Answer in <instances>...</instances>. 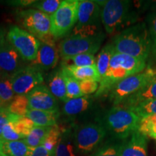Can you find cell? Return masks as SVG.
<instances>
[{
  "label": "cell",
  "instance_id": "obj_41",
  "mask_svg": "<svg viewBox=\"0 0 156 156\" xmlns=\"http://www.w3.org/2000/svg\"><path fill=\"white\" fill-rule=\"evenodd\" d=\"M34 0H20V1H11L9 2L11 5L20 6V7H26V6L33 5L35 3Z\"/></svg>",
  "mask_w": 156,
  "mask_h": 156
},
{
  "label": "cell",
  "instance_id": "obj_25",
  "mask_svg": "<svg viewBox=\"0 0 156 156\" xmlns=\"http://www.w3.org/2000/svg\"><path fill=\"white\" fill-rule=\"evenodd\" d=\"M13 90L11 76L4 75L0 77V102L3 108H7L8 105L15 96Z\"/></svg>",
  "mask_w": 156,
  "mask_h": 156
},
{
  "label": "cell",
  "instance_id": "obj_8",
  "mask_svg": "<svg viewBox=\"0 0 156 156\" xmlns=\"http://www.w3.org/2000/svg\"><path fill=\"white\" fill-rule=\"evenodd\" d=\"M79 0H64L54 15L51 16V34L54 38L65 36L77 21Z\"/></svg>",
  "mask_w": 156,
  "mask_h": 156
},
{
  "label": "cell",
  "instance_id": "obj_33",
  "mask_svg": "<svg viewBox=\"0 0 156 156\" xmlns=\"http://www.w3.org/2000/svg\"><path fill=\"white\" fill-rule=\"evenodd\" d=\"M62 70V73H63L64 80H65L66 83V90H67V100L85 96V95H83L80 90L79 82L76 80L75 79H74L73 77H71L69 74L66 73L65 71H64L63 69Z\"/></svg>",
  "mask_w": 156,
  "mask_h": 156
},
{
  "label": "cell",
  "instance_id": "obj_22",
  "mask_svg": "<svg viewBox=\"0 0 156 156\" xmlns=\"http://www.w3.org/2000/svg\"><path fill=\"white\" fill-rule=\"evenodd\" d=\"M90 105V98L85 95L77 98L68 100L67 102L64 103L62 111L64 114L67 116H75L88 109Z\"/></svg>",
  "mask_w": 156,
  "mask_h": 156
},
{
  "label": "cell",
  "instance_id": "obj_28",
  "mask_svg": "<svg viewBox=\"0 0 156 156\" xmlns=\"http://www.w3.org/2000/svg\"><path fill=\"white\" fill-rule=\"evenodd\" d=\"M28 109V100L26 95H15L7 107V112L20 116H25Z\"/></svg>",
  "mask_w": 156,
  "mask_h": 156
},
{
  "label": "cell",
  "instance_id": "obj_7",
  "mask_svg": "<svg viewBox=\"0 0 156 156\" xmlns=\"http://www.w3.org/2000/svg\"><path fill=\"white\" fill-rule=\"evenodd\" d=\"M104 34L94 36H84L71 34L62 41L58 45V52L62 58L79 54H94L100 48L104 39Z\"/></svg>",
  "mask_w": 156,
  "mask_h": 156
},
{
  "label": "cell",
  "instance_id": "obj_20",
  "mask_svg": "<svg viewBox=\"0 0 156 156\" xmlns=\"http://www.w3.org/2000/svg\"><path fill=\"white\" fill-rule=\"evenodd\" d=\"M59 112H45V111L28 109L25 116L28 117L34 123L35 126H53L56 125Z\"/></svg>",
  "mask_w": 156,
  "mask_h": 156
},
{
  "label": "cell",
  "instance_id": "obj_30",
  "mask_svg": "<svg viewBox=\"0 0 156 156\" xmlns=\"http://www.w3.org/2000/svg\"><path fill=\"white\" fill-rule=\"evenodd\" d=\"M122 144V142L113 139L98 148L91 156H121Z\"/></svg>",
  "mask_w": 156,
  "mask_h": 156
},
{
  "label": "cell",
  "instance_id": "obj_43",
  "mask_svg": "<svg viewBox=\"0 0 156 156\" xmlns=\"http://www.w3.org/2000/svg\"><path fill=\"white\" fill-rule=\"evenodd\" d=\"M0 156H5L2 151V141L0 140Z\"/></svg>",
  "mask_w": 156,
  "mask_h": 156
},
{
  "label": "cell",
  "instance_id": "obj_19",
  "mask_svg": "<svg viewBox=\"0 0 156 156\" xmlns=\"http://www.w3.org/2000/svg\"><path fill=\"white\" fill-rule=\"evenodd\" d=\"M62 69L73 77L78 82L87 80H94L100 83L101 76L98 72L96 65L85 66V67H62Z\"/></svg>",
  "mask_w": 156,
  "mask_h": 156
},
{
  "label": "cell",
  "instance_id": "obj_1",
  "mask_svg": "<svg viewBox=\"0 0 156 156\" xmlns=\"http://www.w3.org/2000/svg\"><path fill=\"white\" fill-rule=\"evenodd\" d=\"M114 51L146 61L151 54V40L145 23H140L125 28L114 37Z\"/></svg>",
  "mask_w": 156,
  "mask_h": 156
},
{
  "label": "cell",
  "instance_id": "obj_21",
  "mask_svg": "<svg viewBox=\"0 0 156 156\" xmlns=\"http://www.w3.org/2000/svg\"><path fill=\"white\" fill-rule=\"evenodd\" d=\"M48 89L56 99H59L63 102L68 101L66 90V83L62 70L60 69L54 73L48 83Z\"/></svg>",
  "mask_w": 156,
  "mask_h": 156
},
{
  "label": "cell",
  "instance_id": "obj_3",
  "mask_svg": "<svg viewBox=\"0 0 156 156\" xmlns=\"http://www.w3.org/2000/svg\"><path fill=\"white\" fill-rule=\"evenodd\" d=\"M140 117L129 109L116 106L107 112L103 116L102 124L113 139L125 140L134 132L138 130Z\"/></svg>",
  "mask_w": 156,
  "mask_h": 156
},
{
  "label": "cell",
  "instance_id": "obj_39",
  "mask_svg": "<svg viewBox=\"0 0 156 156\" xmlns=\"http://www.w3.org/2000/svg\"><path fill=\"white\" fill-rule=\"evenodd\" d=\"M20 116H17V115L10 114V113L7 112V108H4L0 112V137L2 136V130L4 126L7 124L10 121L15 119L17 117Z\"/></svg>",
  "mask_w": 156,
  "mask_h": 156
},
{
  "label": "cell",
  "instance_id": "obj_10",
  "mask_svg": "<svg viewBox=\"0 0 156 156\" xmlns=\"http://www.w3.org/2000/svg\"><path fill=\"white\" fill-rule=\"evenodd\" d=\"M7 43L11 45L25 61L36 59L41 41L28 31L12 26L7 34Z\"/></svg>",
  "mask_w": 156,
  "mask_h": 156
},
{
  "label": "cell",
  "instance_id": "obj_35",
  "mask_svg": "<svg viewBox=\"0 0 156 156\" xmlns=\"http://www.w3.org/2000/svg\"><path fill=\"white\" fill-rule=\"evenodd\" d=\"M61 3L62 1L60 0H43L36 1L34 4H33V6L34 8L38 9V10L51 17L57 10Z\"/></svg>",
  "mask_w": 156,
  "mask_h": 156
},
{
  "label": "cell",
  "instance_id": "obj_9",
  "mask_svg": "<svg viewBox=\"0 0 156 156\" xmlns=\"http://www.w3.org/2000/svg\"><path fill=\"white\" fill-rule=\"evenodd\" d=\"M106 134V129L100 123H89L80 126L73 131L74 142L77 153L80 155H86L95 151Z\"/></svg>",
  "mask_w": 156,
  "mask_h": 156
},
{
  "label": "cell",
  "instance_id": "obj_31",
  "mask_svg": "<svg viewBox=\"0 0 156 156\" xmlns=\"http://www.w3.org/2000/svg\"><path fill=\"white\" fill-rule=\"evenodd\" d=\"M126 108L137 115L140 119H142L150 115L156 114V100L143 101L134 106L127 107Z\"/></svg>",
  "mask_w": 156,
  "mask_h": 156
},
{
  "label": "cell",
  "instance_id": "obj_11",
  "mask_svg": "<svg viewBox=\"0 0 156 156\" xmlns=\"http://www.w3.org/2000/svg\"><path fill=\"white\" fill-rule=\"evenodd\" d=\"M20 15L24 28L39 41L51 36V22L49 15L35 9H25Z\"/></svg>",
  "mask_w": 156,
  "mask_h": 156
},
{
  "label": "cell",
  "instance_id": "obj_13",
  "mask_svg": "<svg viewBox=\"0 0 156 156\" xmlns=\"http://www.w3.org/2000/svg\"><path fill=\"white\" fill-rule=\"evenodd\" d=\"M26 95L28 100L29 109L58 112L57 100L45 85H38Z\"/></svg>",
  "mask_w": 156,
  "mask_h": 156
},
{
  "label": "cell",
  "instance_id": "obj_24",
  "mask_svg": "<svg viewBox=\"0 0 156 156\" xmlns=\"http://www.w3.org/2000/svg\"><path fill=\"white\" fill-rule=\"evenodd\" d=\"M30 147L23 140L16 141H2V151L5 156H27Z\"/></svg>",
  "mask_w": 156,
  "mask_h": 156
},
{
  "label": "cell",
  "instance_id": "obj_40",
  "mask_svg": "<svg viewBox=\"0 0 156 156\" xmlns=\"http://www.w3.org/2000/svg\"><path fill=\"white\" fill-rule=\"evenodd\" d=\"M27 156H51V155L44 146L40 145L36 147H30Z\"/></svg>",
  "mask_w": 156,
  "mask_h": 156
},
{
  "label": "cell",
  "instance_id": "obj_4",
  "mask_svg": "<svg viewBox=\"0 0 156 156\" xmlns=\"http://www.w3.org/2000/svg\"><path fill=\"white\" fill-rule=\"evenodd\" d=\"M131 2L126 0H108L101 9V21L107 34H114L132 22Z\"/></svg>",
  "mask_w": 156,
  "mask_h": 156
},
{
  "label": "cell",
  "instance_id": "obj_14",
  "mask_svg": "<svg viewBox=\"0 0 156 156\" xmlns=\"http://www.w3.org/2000/svg\"><path fill=\"white\" fill-rule=\"evenodd\" d=\"M58 60V51L55 43L41 42L36 58L32 62V65L41 71L48 70L56 67Z\"/></svg>",
  "mask_w": 156,
  "mask_h": 156
},
{
  "label": "cell",
  "instance_id": "obj_46",
  "mask_svg": "<svg viewBox=\"0 0 156 156\" xmlns=\"http://www.w3.org/2000/svg\"><path fill=\"white\" fill-rule=\"evenodd\" d=\"M155 140H156V139H155Z\"/></svg>",
  "mask_w": 156,
  "mask_h": 156
},
{
  "label": "cell",
  "instance_id": "obj_36",
  "mask_svg": "<svg viewBox=\"0 0 156 156\" xmlns=\"http://www.w3.org/2000/svg\"><path fill=\"white\" fill-rule=\"evenodd\" d=\"M20 117H17L15 119H13L7 123L6 125L4 126L2 136L0 137V140L2 141H16V140H23L22 137L17 134V132L15 131L14 126H13V122L16 121Z\"/></svg>",
  "mask_w": 156,
  "mask_h": 156
},
{
  "label": "cell",
  "instance_id": "obj_37",
  "mask_svg": "<svg viewBox=\"0 0 156 156\" xmlns=\"http://www.w3.org/2000/svg\"><path fill=\"white\" fill-rule=\"evenodd\" d=\"M148 31L151 40V55L156 60V12L151 15L150 18Z\"/></svg>",
  "mask_w": 156,
  "mask_h": 156
},
{
  "label": "cell",
  "instance_id": "obj_34",
  "mask_svg": "<svg viewBox=\"0 0 156 156\" xmlns=\"http://www.w3.org/2000/svg\"><path fill=\"white\" fill-rule=\"evenodd\" d=\"M13 126L17 134L24 140L30 134L32 129L35 126V124L28 117L20 116L13 122Z\"/></svg>",
  "mask_w": 156,
  "mask_h": 156
},
{
  "label": "cell",
  "instance_id": "obj_27",
  "mask_svg": "<svg viewBox=\"0 0 156 156\" xmlns=\"http://www.w3.org/2000/svg\"><path fill=\"white\" fill-rule=\"evenodd\" d=\"M51 126H35L32 129L30 134L23 140L27 145L30 147H36L42 145L43 142L50 131Z\"/></svg>",
  "mask_w": 156,
  "mask_h": 156
},
{
  "label": "cell",
  "instance_id": "obj_32",
  "mask_svg": "<svg viewBox=\"0 0 156 156\" xmlns=\"http://www.w3.org/2000/svg\"><path fill=\"white\" fill-rule=\"evenodd\" d=\"M138 131L145 136L156 139V114L140 119Z\"/></svg>",
  "mask_w": 156,
  "mask_h": 156
},
{
  "label": "cell",
  "instance_id": "obj_18",
  "mask_svg": "<svg viewBox=\"0 0 156 156\" xmlns=\"http://www.w3.org/2000/svg\"><path fill=\"white\" fill-rule=\"evenodd\" d=\"M55 156H80L75 145L73 130L62 129L56 148Z\"/></svg>",
  "mask_w": 156,
  "mask_h": 156
},
{
  "label": "cell",
  "instance_id": "obj_38",
  "mask_svg": "<svg viewBox=\"0 0 156 156\" xmlns=\"http://www.w3.org/2000/svg\"><path fill=\"white\" fill-rule=\"evenodd\" d=\"M79 83L80 87V90L83 95L92 94V93L96 92L99 86L98 82L90 80L80 81Z\"/></svg>",
  "mask_w": 156,
  "mask_h": 156
},
{
  "label": "cell",
  "instance_id": "obj_45",
  "mask_svg": "<svg viewBox=\"0 0 156 156\" xmlns=\"http://www.w3.org/2000/svg\"><path fill=\"white\" fill-rule=\"evenodd\" d=\"M5 108H3V106H2V103H1V102H0V112H2V109H4Z\"/></svg>",
  "mask_w": 156,
  "mask_h": 156
},
{
  "label": "cell",
  "instance_id": "obj_29",
  "mask_svg": "<svg viewBox=\"0 0 156 156\" xmlns=\"http://www.w3.org/2000/svg\"><path fill=\"white\" fill-rule=\"evenodd\" d=\"M62 129L57 124L51 126L50 131L48 132L47 135L46 136L43 142L42 145L47 151L51 156H55V151L56 146L59 140Z\"/></svg>",
  "mask_w": 156,
  "mask_h": 156
},
{
  "label": "cell",
  "instance_id": "obj_5",
  "mask_svg": "<svg viewBox=\"0 0 156 156\" xmlns=\"http://www.w3.org/2000/svg\"><path fill=\"white\" fill-rule=\"evenodd\" d=\"M100 2L81 0L79 2L77 25L72 34L94 36L103 34L100 29L101 9Z\"/></svg>",
  "mask_w": 156,
  "mask_h": 156
},
{
  "label": "cell",
  "instance_id": "obj_15",
  "mask_svg": "<svg viewBox=\"0 0 156 156\" xmlns=\"http://www.w3.org/2000/svg\"><path fill=\"white\" fill-rule=\"evenodd\" d=\"M121 156H147V136L136 130L122 142Z\"/></svg>",
  "mask_w": 156,
  "mask_h": 156
},
{
  "label": "cell",
  "instance_id": "obj_6",
  "mask_svg": "<svg viewBox=\"0 0 156 156\" xmlns=\"http://www.w3.org/2000/svg\"><path fill=\"white\" fill-rule=\"evenodd\" d=\"M155 77L156 72L152 69H147L145 72L124 79L111 90L109 99L114 106H119L142 88Z\"/></svg>",
  "mask_w": 156,
  "mask_h": 156
},
{
  "label": "cell",
  "instance_id": "obj_2",
  "mask_svg": "<svg viewBox=\"0 0 156 156\" xmlns=\"http://www.w3.org/2000/svg\"><path fill=\"white\" fill-rule=\"evenodd\" d=\"M145 62L141 58L114 51L106 75L101 78L95 97L106 94L120 81L143 72Z\"/></svg>",
  "mask_w": 156,
  "mask_h": 156
},
{
  "label": "cell",
  "instance_id": "obj_26",
  "mask_svg": "<svg viewBox=\"0 0 156 156\" xmlns=\"http://www.w3.org/2000/svg\"><path fill=\"white\" fill-rule=\"evenodd\" d=\"M114 52V51L112 44H108L101 50L98 55L95 65H96L98 72L101 76V80L106 75Z\"/></svg>",
  "mask_w": 156,
  "mask_h": 156
},
{
  "label": "cell",
  "instance_id": "obj_23",
  "mask_svg": "<svg viewBox=\"0 0 156 156\" xmlns=\"http://www.w3.org/2000/svg\"><path fill=\"white\" fill-rule=\"evenodd\" d=\"M96 64L95 56L90 54H79L73 56H67L62 58V67H85L92 66Z\"/></svg>",
  "mask_w": 156,
  "mask_h": 156
},
{
  "label": "cell",
  "instance_id": "obj_16",
  "mask_svg": "<svg viewBox=\"0 0 156 156\" xmlns=\"http://www.w3.org/2000/svg\"><path fill=\"white\" fill-rule=\"evenodd\" d=\"M20 58L18 52L7 42L0 48V68L5 75L12 76L22 68Z\"/></svg>",
  "mask_w": 156,
  "mask_h": 156
},
{
  "label": "cell",
  "instance_id": "obj_44",
  "mask_svg": "<svg viewBox=\"0 0 156 156\" xmlns=\"http://www.w3.org/2000/svg\"><path fill=\"white\" fill-rule=\"evenodd\" d=\"M5 75V74L3 73V72H2V70L1 69V68H0V77H2V76Z\"/></svg>",
  "mask_w": 156,
  "mask_h": 156
},
{
  "label": "cell",
  "instance_id": "obj_12",
  "mask_svg": "<svg viewBox=\"0 0 156 156\" xmlns=\"http://www.w3.org/2000/svg\"><path fill=\"white\" fill-rule=\"evenodd\" d=\"M13 90L16 95H27L44 82L42 71L35 66L22 67L11 76Z\"/></svg>",
  "mask_w": 156,
  "mask_h": 156
},
{
  "label": "cell",
  "instance_id": "obj_42",
  "mask_svg": "<svg viewBox=\"0 0 156 156\" xmlns=\"http://www.w3.org/2000/svg\"><path fill=\"white\" fill-rule=\"evenodd\" d=\"M6 39H5V30L0 27V48L6 44Z\"/></svg>",
  "mask_w": 156,
  "mask_h": 156
},
{
  "label": "cell",
  "instance_id": "obj_17",
  "mask_svg": "<svg viewBox=\"0 0 156 156\" xmlns=\"http://www.w3.org/2000/svg\"><path fill=\"white\" fill-rule=\"evenodd\" d=\"M150 100H156V77L120 105L121 106L127 108L143 101Z\"/></svg>",
  "mask_w": 156,
  "mask_h": 156
}]
</instances>
